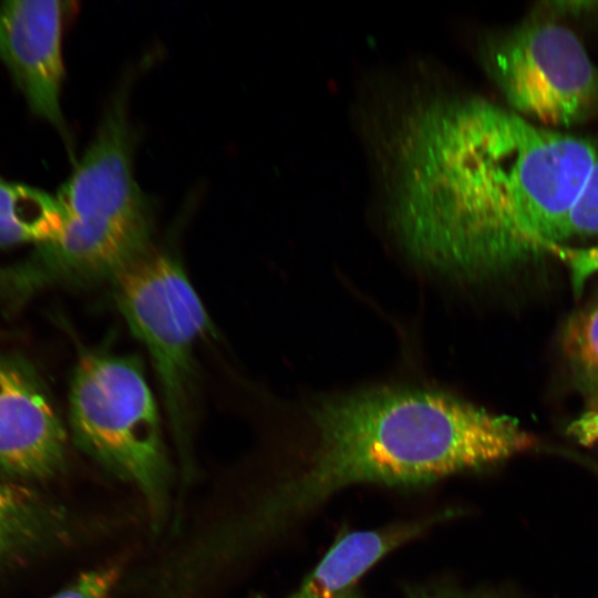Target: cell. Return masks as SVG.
Returning <instances> with one entry per match:
<instances>
[{
  "instance_id": "cell-1",
  "label": "cell",
  "mask_w": 598,
  "mask_h": 598,
  "mask_svg": "<svg viewBox=\"0 0 598 598\" xmlns=\"http://www.w3.org/2000/svg\"><path fill=\"white\" fill-rule=\"evenodd\" d=\"M597 157L588 138L482 97L425 102L398 132L394 231L434 271L468 279L509 272L561 245Z\"/></svg>"
},
{
  "instance_id": "cell-2",
  "label": "cell",
  "mask_w": 598,
  "mask_h": 598,
  "mask_svg": "<svg viewBox=\"0 0 598 598\" xmlns=\"http://www.w3.org/2000/svg\"><path fill=\"white\" fill-rule=\"evenodd\" d=\"M311 419L312 457L258 507L252 525L260 535L354 484H429L536 445L516 419L430 389L378 388L324 399Z\"/></svg>"
},
{
  "instance_id": "cell-3",
  "label": "cell",
  "mask_w": 598,
  "mask_h": 598,
  "mask_svg": "<svg viewBox=\"0 0 598 598\" xmlns=\"http://www.w3.org/2000/svg\"><path fill=\"white\" fill-rule=\"evenodd\" d=\"M125 91L112 101L94 140L55 196L59 231L30 255L33 271L49 287L113 281L150 251L153 214L134 177Z\"/></svg>"
},
{
  "instance_id": "cell-4",
  "label": "cell",
  "mask_w": 598,
  "mask_h": 598,
  "mask_svg": "<svg viewBox=\"0 0 598 598\" xmlns=\"http://www.w3.org/2000/svg\"><path fill=\"white\" fill-rule=\"evenodd\" d=\"M70 423L78 445L135 486L158 524L167 509L171 467L156 402L138 359L85 352L71 380Z\"/></svg>"
},
{
  "instance_id": "cell-5",
  "label": "cell",
  "mask_w": 598,
  "mask_h": 598,
  "mask_svg": "<svg viewBox=\"0 0 598 598\" xmlns=\"http://www.w3.org/2000/svg\"><path fill=\"white\" fill-rule=\"evenodd\" d=\"M112 283L118 310L151 355L181 460L189 465L194 350L212 330L209 317L183 267L169 255L148 251Z\"/></svg>"
},
{
  "instance_id": "cell-6",
  "label": "cell",
  "mask_w": 598,
  "mask_h": 598,
  "mask_svg": "<svg viewBox=\"0 0 598 598\" xmlns=\"http://www.w3.org/2000/svg\"><path fill=\"white\" fill-rule=\"evenodd\" d=\"M485 52L486 68L512 111L537 125L569 127L598 106V69L565 25L534 19Z\"/></svg>"
},
{
  "instance_id": "cell-7",
  "label": "cell",
  "mask_w": 598,
  "mask_h": 598,
  "mask_svg": "<svg viewBox=\"0 0 598 598\" xmlns=\"http://www.w3.org/2000/svg\"><path fill=\"white\" fill-rule=\"evenodd\" d=\"M66 433L33 365L0 351V472L47 480L63 470Z\"/></svg>"
},
{
  "instance_id": "cell-8",
  "label": "cell",
  "mask_w": 598,
  "mask_h": 598,
  "mask_svg": "<svg viewBox=\"0 0 598 598\" xmlns=\"http://www.w3.org/2000/svg\"><path fill=\"white\" fill-rule=\"evenodd\" d=\"M63 7L60 1L0 3V60L11 72L31 110L62 126L61 51Z\"/></svg>"
},
{
  "instance_id": "cell-9",
  "label": "cell",
  "mask_w": 598,
  "mask_h": 598,
  "mask_svg": "<svg viewBox=\"0 0 598 598\" xmlns=\"http://www.w3.org/2000/svg\"><path fill=\"white\" fill-rule=\"evenodd\" d=\"M60 225L61 209L55 196L0 179V247L47 243Z\"/></svg>"
},
{
  "instance_id": "cell-10",
  "label": "cell",
  "mask_w": 598,
  "mask_h": 598,
  "mask_svg": "<svg viewBox=\"0 0 598 598\" xmlns=\"http://www.w3.org/2000/svg\"><path fill=\"white\" fill-rule=\"evenodd\" d=\"M561 349L573 382L585 400V410L571 433L598 423V299L573 313L564 324Z\"/></svg>"
},
{
  "instance_id": "cell-11",
  "label": "cell",
  "mask_w": 598,
  "mask_h": 598,
  "mask_svg": "<svg viewBox=\"0 0 598 598\" xmlns=\"http://www.w3.org/2000/svg\"><path fill=\"white\" fill-rule=\"evenodd\" d=\"M52 526V514L37 495L0 481V567L39 546Z\"/></svg>"
},
{
  "instance_id": "cell-12",
  "label": "cell",
  "mask_w": 598,
  "mask_h": 598,
  "mask_svg": "<svg viewBox=\"0 0 598 598\" xmlns=\"http://www.w3.org/2000/svg\"><path fill=\"white\" fill-rule=\"evenodd\" d=\"M598 235V157L566 217L561 245L570 238Z\"/></svg>"
},
{
  "instance_id": "cell-13",
  "label": "cell",
  "mask_w": 598,
  "mask_h": 598,
  "mask_svg": "<svg viewBox=\"0 0 598 598\" xmlns=\"http://www.w3.org/2000/svg\"><path fill=\"white\" fill-rule=\"evenodd\" d=\"M549 254L560 258L569 270L573 292L580 296L587 280L598 272V246L588 248H571L565 245H555Z\"/></svg>"
},
{
  "instance_id": "cell-14",
  "label": "cell",
  "mask_w": 598,
  "mask_h": 598,
  "mask_svg": "<svg viewBox=\"0 0 598 598\" xmlns=\"http://www.w3.org/2000/svg\"><path fill=\"white\" fill-rule=\"evenodd\" d=\"M117 577L116 567H99L83 573L50 598H110Z\"/></svg>"
},
{
  "instance_id": "cell-15",
  "label": "cell",
  "mask_w": 598,
  "mask_h": 598,
  "mask_svg": "<svg viewBox=\"0 0 598 598\" xmlns=\"http://www.w3.org/2000/svg\"><path fill=\"white\" fill-rule=\"evenodd\" d=\"M412 598H502L493 594H464L451 590L422 591Z\"/></svg>"
},
{
  "instance_id": "cell-16",
  "label": "cell",
  "mask_w": 598,
  "mask_h": 598,
  "mask_svg": "<svg viewBox=\"0 0 598 598\" xmlns=\"http://www.w3.org/2000/svg\"><path fill=\"white\" fill-rule=\"evenodd\" d=\"M581 443L594 444L598 442V423L577 436Z\"/></svg>"
},
{
  "instance_id": "cell-17",
  "label": "cell",
  "mask_w": 598,
  "mask_h": 598,
  "mask_svg": "<svg viewBox=\"0 0 598 598\" xmlns=\"http://www.w3.org/2000/svg\"><path fill=\"white\" fill-rule=\"evenodd\" d=\"M334 598H360V596L355 591H353L352 589H348V590H346L344 592L338 595Z\"/></svg>"
}]
</instances>
